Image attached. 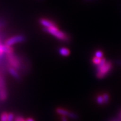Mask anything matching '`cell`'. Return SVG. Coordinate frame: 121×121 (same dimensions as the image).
I'll list each match as a JSON object with an SVG mask.
<instances>
[{
	"mask_svg": "<svg viewBox=\"0 0 121 121\" xmlns=\"http://www.w3.org/2000/svg\"><path fill=\"white\" fill-rule=\"evenodd\" d=\"M112 68V64L110 61H107L104 57H103L101 62L96 65V77L99 79H102L106 77L111 72Z\"/></svg>",
	"mask_w": 121,
	"mask_h": 121,
	"instance_id": "6da1fadb",
	"label": "cell"
},
{
	"mask_svg": "<svg viewBox=\"0 0 121 121\" xmlns=\"http://www.w3.org/2000/svg\"><path fill=\"white\" fill-rule=\"evenodd\" d=\"M43 31L46 33L51 34L53 36H54L55 38L59 40L61 42L67 43L70 42V37L69 35L67 34L64 33L62 31H60L57 27H50V28H43Z\"/></svg>",
	"mask_w": 121,
	"mask_h": 121,
	"instance_id": "7a4b0ae2",
	"label": "cell"
},
{
	"mask_svg": "<svg viewBox=\"0 0 121 121\" xmlns=\"http://www.w3.org/2000/svg\"><path fill=\"white\" fill-rule=\"evenodd\" d=\"M7 60L11 67L16 69V70H19L21 69V57L16 56L14 53L8 54Z\"/></svg>",
	"mask_w": 121,
	"mask_h": 121,
	"instance_id": "3957f363",
	"label": "cell"
},
{
	"mask_svg": "<svg viewBox=\"0 0 121 121\" xmlns=\"http://www.w3.org/2000/svg\"><path fill=\"white\" fill-rule=\"evenodd\" d=\"M56 113L62 116V117H67L71 118L72 119L77 120L78 119V115L73 112L69 111L68 110L62 108H57L56 109Z\"/></svg>",
	"mask_w": 121,
	"mask_h": 121,
	"instance_id": "277c9868",
	"label": "cell"
},
{
	"mask_svg": "<svg viewBox=\"0 0 121 121\" xmlns=\"http://www.w3.org/2000/svg\"><path fill=\"white\" fill-rule=\"evenodd\" d=\"M26 40V37L23 35H18L8 38L5 42V45L12 46L16 43L24 42Z\"/></svg>",
	"mask_w": 121,
	"mask_h": 121,
	"instance_id": "5b68a950",
	"label": "cell"
},
{
	"mask_svg": "<svg viewBox=\"0 0 121 121\" xmlns=\"http://www.w3.org/2000/svg\"><path fill=\"white\" fill-rule=\"evenodd\" d=\"M8 98L6 83L3 77L0 76V100L4 101Z\"/></svg>",
	"mask_w": 121,
	"mask_h": 121,
	"instance_id": "8992f818",
	"label": "cell"
},
{
	"mask_svg": "<svg viewBox=\"0 0 121 121\" xmlns=\"http://www.w3.org/2000/svg\"><path fill=\"white\" fill-rule=\"evenodd\" d=\"M38 22L42 25L44 28H50V27H57V25L53 21L45 18H40L38 20Z\"/></svg>",
	"mask_w": 121,
	"mask_h": 121,
	"instance_id": "52a82bcc",
	"label": "cell"
},
{
	"mask_svg": "<svg viewBox=\"0 0 121 121\" xmlns=\"http://www.w3.org/2000/svg\"><path fill=\"white\" fill-rule=\"evenodd\" d=\"M8 72H9V73L15 79H16L17 80H21V75L19 74L18 70H16V69L13 68V67L10 66V67H8Z\"/></svg>",
	"mask_w": 121,
	"mask_h": 121,
	"instance_id": "ba28073f",
	"label": "cell"
},
{
	"mask_svg": "<svg viewBox=\"0 0 121 121\" xmlns=\"http://www.w3.org/2000/svg\"><path fill=\"white\" fill-rule=\"evenodd\" d=\"M59 53L62 56H68L70 55V50L67 48H64V47H62L59 49Z\"/></svg>",
	"mask_w": 121,
	"mask_h": 121,
	"instance_id": "9c48e42d",
	"label": "cell"
},
{
	"mask_svg": "<svg viewBox=\"0 0 121 121\" xmlns=\"http://www.w3.org/2000/svg\"><path fill=\"white\" fill-rule=\"evenodd\" d=\"M4 51L6 54H10V53H13V48H12V46H8L6 45H4Z\"/></svg>",
	"mask_w": 121,
	"mask_h": 121,
	"instance_id": "30bf717a",
	"label": "cell"
},
{
	"mask_svg": "<svg viewBox=\"0 0 121 121\" xmlns=\"http://www.w3.org/2000/svg\"><path fill=\"white\" fill-rule=\"evenodd\" d=\"M96 103L99 105H104V101L102 95H99L96 96Z\"/></svg>",
	"mask_w": 121,
	"mask_h": 121,
	"instance_id": "8fae6325",
	"label": "cell"
},
{
	"mask_svg": "<svg viewBox=\"0 0 121 121\" xmlns=\"http://www.w3.org/2000/svg\"><path fill=\"white\" fill-rule=\"evenodd\" d=\"M103 98L104 101V104H108L110 100V96L108 93H104L102 94Z\"/></svg>",
	"mask_w": 121,
	"mask_h": 121,
	"instance_id": "7c38bea8",
	"label": "cell"
},
{
	"mask_svg": "<svg viewBox=\"0 0 121 121\" xmlns=\"http://www.w3.org/2000/svg\"><path fill=\"white\" fill-rule=\"evenodd\" d=\"M8 113H7L6 112H4L1 115L0 117V121H8Z\"/></svg>",
	"mask_w": 121,
	"mask_h": 121,
	"instance_id": "4fadbf2b",
	"label": "cell"
},
{
	"mask_svg": "<svg viewBox=\"0 0 121 121\" xmlns=\"http://www.w3.org/2000/svg\"><path fill=\"white\" fill-rule=\"evenodd\" d=\"M95 56L96 57H98V58H100V59H102L103 57V53L100 50H98L95 53Z\"/></svg>",
	"mask_w": 121,
	"mask_h": 121,
	"instance_id": "5bb4252c",
	"label": "cell"
},
{
	"mask_svg": "<svg viewBox=\"0 0 121 121\" xmlns=\"http://www.w3.org/2000/svg\"><path fill=\"white\" fill-rule=\"evenodd\" d=\"M101 59L100 58H98V57H93V58L92 59V62L93 63L96 65H98L99 63L101 62Z\"/></svg>",
	"mask_w": 121,
	"mask_h": 121,
	"instance_id": "9a60e30c",
	"label": "cell"
},
{
	"mask_svg": "<svg viewBox=\"0 0 121 121\" xmlns=\"http://www.w3.org/2000/svg\"><path fill=\"white\" fill-rule=\"evenodd\" d=\"M14 114L10 112L8 113V121H14Z\"/></svg>",
	"mask_w": 121,
	"mask_h": 121,
	"instance_id": "2e32d148",
	"label": "cell"
},
{
	"mask_svg": "<svg viewBox=\"0 0 121 121\" xmlns=\"http://www.w3.org/2000/svg\"><path fill=\"white\" fill-rule=\"evenodd\" d=\"M14 121H26V119H24L22 117L19 116L16 117L15 118Z\"/></svg>",
	"mask_w": 121,
	"mask_h": 121,
	"instance_id": "e0dca14e",
	"label": "cell"
},
{
	"mask_svg": "<svg viewBox=\"0 0 121 121\" xmlns=\"http://www.w3.org/2000/svg\"><path fill=\"white\" fill-rule=\"evenodd\" d=\"M26 121H35V120H34L33 118L29 117V118H27V119H26Z\"/></svg>",
	"mask_w": 121,
	"mask_h": 121,
	"instance_id": "ac0fdd59",
	"label": "cell"
},
{
	"mask_svg": "<svg viewBox=\"0 0 121 121\" xmlns=\"http://www.w3.org/2000/svg\"><path fill=\"white\" fill-rule=\"evenodd\" d=\"M62 121H67L65 117H62Z\"/></svg>",
	"mask_w": 121,
	"mask_h": 121,
	"instance_id": "d6986e66",
	"label": "cell"
},
{
	"mask_svg": "<svg viewBox=\"0 0 121 121\" xmlns=\"http://www.w3.org/2000/svg\"><path fill=\"white\" fill-rule=\"evenodd\" d=\"M85 1H94V0H85Z\"/></svg>",
	"mask_w": 121,
	"mask_h": 121,
	"instance_id": "ffe728a7",
	"label": "cell"
},
{
	"mask_svg": "<svg viewBox=\"0 0 121 121\" xmlns=\"http://www.w3.org/2000/svg\"><path fill=\"white\" fill-rule=\"evenodd\" d=\"M3 25V22H0V26H1Z\"/></svg>",
	"mask_w": 121,
	"mask_h": 121,
	"instance_id": "44dd1931",
	"label": "cell"
},
{
	"mask_svg": "<svg viewBox=\"0 0 121 121\" xmlns=\"http://www.w3.org/2000/svg\"><path fill=\"white\" fill-rule=\"evenodd\" d=\"M38 1H42V0H38Z\"/></svg>",
	"mask_w": 121,
	"mask_h": 121,
	"instance_id": "7402d4cb",
	"label": "cell"
}]
</instances>
